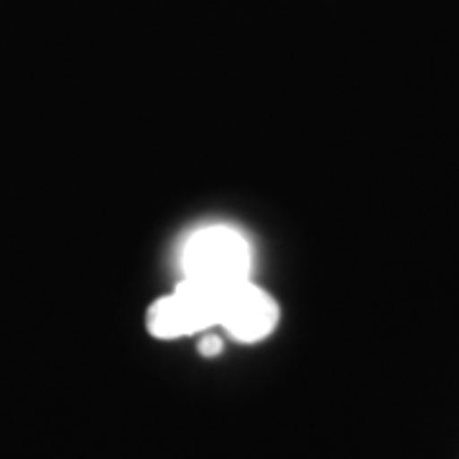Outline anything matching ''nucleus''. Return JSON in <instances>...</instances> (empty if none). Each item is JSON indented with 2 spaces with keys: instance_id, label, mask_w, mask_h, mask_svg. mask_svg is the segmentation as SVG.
Here are the masks:
<instances>
[{
  "instance_id": "obj_1",
  "label": "nucleus",
  "mask_w": 459,
  "mask_h": 459,
  "mask_svg": "<svg viewBox=\"0 0 459 459\" xmlns=\"http://www.w3.org/2000/svg\"><path fill=\"white\" fill-rule=\"evenodd\" d=\"M250 246L232 228H204L189 238L184 247V276L212 286H238L250 279Z\"/></svg>"
},
{
  "instance_id": "obj_2",
  "label": "nucleus",
  "mask_w": 459,
  "mask_h": 459,
  "mask_svg": "<svg viewBox=\"0 0 459 459\" xmlns=\"http://www.w3.org/2000/svg\"><path fill=\"white\" fill-rule=\"evenodd\" d=\"M217 327L225 329L235 342H263L279 327V304L268 291L247 279L228 291Z\"/></svg>"
},
{
  "instance_id": "obj_3",
  "label": "nucleus",
  "mask_w": 459,
  "mask_h": 459,
  "mask_svg": "<svg viewBox=\"0 0 459 459\" xmlns=\"http://www.w3.org/2000/svg\"><path fill=\"white\" fill-rule=\"evenodd\" d=\"M146 327L151 337L156 340H181V337H192L195 329L189 325V316L181 307L179 296L166 294L156 299L146 312Z\"/></svg>"
},
{
  "instance_id": "obj_4",
  "label": "nucleus",
  "mask_w": 459,
  "mask_h": 459,
  "mask_svg": "<svg viewBox=\"0 0 459 459\" xmlns=\"http://www.w3.org/2000/svg\"><path fill=\"white\" fill-rule=\"evenodd\" d=\"M220 350H222V340L207 329V334H202L199 337V352L204 355V358H214V355H220Z\"/></svg>"
}]
</instances>
